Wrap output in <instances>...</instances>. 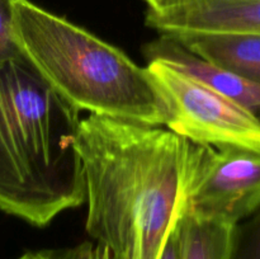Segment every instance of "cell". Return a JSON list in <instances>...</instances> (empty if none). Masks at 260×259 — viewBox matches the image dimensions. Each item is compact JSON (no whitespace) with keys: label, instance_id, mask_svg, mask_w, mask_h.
<instances>
[{"label":"cell","instance_id":"cell-14","mask_svg":"<svg viewBox=\"0 0 260 259\" xmlns=\"http://www.w3.org/2000/svg\"><path fill=\"white\" fill-rule=\"evenodd\" d=\"M160 259H178V250H177V240H175V234L170 235L169 240H168L167 245H165L164 250H162Z\"/></svg>","mask_w":260,"mask_h":259},{"label":"cell","instance_id":"cell-6","mask_svg":"<svg viewBox=\"0 0 260 259\" xmlns=\"http://www.w3.org/2000/svg\"><path fill=\"white\" fill-rule=\"evenodd\" d=\"M146 24L165 35L260 33V0H192L165 14L149 12Z\"/></svg>","mask_w":260,"mask_h":259},{"label":"cell","instance_id":"cell-7","mask_svg":"<svg viewBox=\"0 0 260 259\" xmlns=\"http://www.w3.org/2000/svg\"><path fill=\"white\" fill-rule=\"evenodd\" d=\"M144 53L149 61L165 63L250 111L260 109V85L200 57L172 36L161 33L145 46Z\"/></svg>","mask_w":260,"mask_h":259},{"label":"cell","instance_id":"cell-3","mask_svg":"<svg viewBox=\"0 0 260 259\" xmlns=\"http://www.w3.org/2000/svg\"><path fill=\"white\" fill-rule=\"evenodd\" d=\"M15 33L23 56L78 111L164 124L162 103L146 68L117 47L28 0H15Z\"/></svg>","mask_w":260,"mask_h":259},{"label":"cell","instance_id":"cell-9","mask_svg":"<svg viewBox=\"0 0 260 259\" xmlns=\"http://www.w3.org/2000/svg\"><path fill=\"white\" fill-rule=\"evenodd\" d=\"M235 228L185 211L174 230L178 259H233Z\"/></svg>","mask_w":260,"mask_h":259},{"label":"cell","instance_id":"cell-2","mask_svg":"<svg viewBox=\"0 0 260 259\" xmlns=\"http://www.w3.org/2000/svg\"><path fill=\"white\" fill-rule=\"evenodd\" d=\"M79 124L24 56L0 62V210L43 228L83 205Z\"/></svg>","mask_w":260,"mask_h":259},{"label":"cell","instance_id":"cell-10","mask_svg":"<svg viewBox=\"0 0 260 259\" xmlns=\"http://www.w3.org/2000/svg\"><path fill=\"white\" fill-rule=\"evenodd\" d=\"M233 259H260V210L236 225Z\"/></svg>","mask_w":260,"mask_h":259},{"label":"cell","instance_id":"cell-15","mask_svg":"<svg viewBox=\"0 0 260 259\" xmlns=\"http://www.w3.org/2000/svg\"><path fill=\"white\" fill-rule=\"evenodd\" d=\"M17 259H43L41 255V251H36V253H25L23 255H20Z\"/></svg>","mask_w":260,"mask_h":259},{"label":"cell","instance_id":"cell-13","mask_svg":"<svg viewBox=\"0 0 260 259\" xmlns=\"http://www.w3.org/2000/svg\"><path fill=\"white\" fill-rule=\"evenodd\" d=\"M149 4V12L155 14H165L188 4L192 0H145Z\"/></svg>","mask_w":260,"mask_h":259},{"label":"cell","instance_id":"cell-5","mask_svg":"<svg viewBox=\"0 0 260 259\" xmlns=\"http://www.w3.org/2000/svg\"><path fill=\"white\" fill-rule=\"evenodd\" d=\"M259 210L260 152L202 145L187 212L238 225Z\"/></svg>","mask_w":260,"mask_h":259},{"label":"cell","instance_id":"cell-8","mask_svg":"<svg viewBox=\"0 0 260 259\" xmlns=\"http://www.w3.org/2000/svg\"><path fill=\"white\" fill-rule=\"evenodd\" d=\"M169 36L200 57L260 85V33H187Z\"/></svg>","mask_w":260,"mask_h":259},{"label":"cell","instance_id":"cell-11","mask_svg":"<svg viewBox=\"0 0 260 259\" xmlns=\"http://www.w3.org/2000/svg\"><path fill=\"white\" fill-rule=\"evenodd\" d=\"M22 55L15 33V0H0V62Z\"/></svg>","mask_w":260,"mask_h":259},{"label":"cell","instance_id":"cell-4","mask_svg":"<svg viewBox=\"0 0 260 259\" xmlns=\"http://www.w3.org/2000/svg\"><path fill=\"white\" fill-rule=\"evenodd\" d=\"M146 71L168 130L197 145L260 152V119L253 111L159 61H149Z\"/></svg>","mask_w":260,"mask_h":259},{"label":"cell","instance_id":"cell-1","mask_svg":"<svg viewBox=\"0 0 260 259\" xmlns=\"http://www.w3.org/2000/svg\"><path fill=\"white\" fill-rule=\"evenodd\" d=\"M76 146L86 233L108 259H160L187 211L202 145L160 126L89 114Z\"/></svg>","mask_w":260,"mask_h":259},{"label":"cell","instance_id":"cell-12","mask_svg":"<svg viewBox=\"0 0 260 259\" xmlns=\"http://www.w3.org/2000/svg\"><path fill=\"white\" fill-rule=\"evenodd\" d=\"M41 255L43 259H108L101 246L91 243H83L73 248L42 250Z\"/></svg>","mask_w":260,"mask_h":259}]
</instances>
